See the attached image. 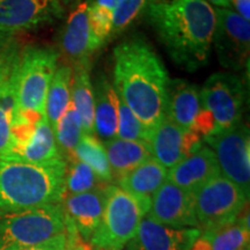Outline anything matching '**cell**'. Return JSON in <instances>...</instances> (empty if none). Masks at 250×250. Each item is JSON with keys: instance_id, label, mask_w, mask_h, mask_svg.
Listing matches in <instances>:
<instances>
[{"instance_id": "1", "label": "cell", "mask_w": 250, "mask_h": 250, "mask_svg": "<svg viewBox=\"0 0 250 250\" xmlns=\"http://www.w3.org/2000/svg\"><path fill=\"white\" fill-rule=\"evenodd\" d=\"M147 19L179 66L195 72L208 64L217 13L206 0H149Z\"/></svg>"}, {"instance_id": "2", "label": "cell", "mask_w": 250, "mask_h": 250, "mask_svg": "<svg viewBox=\"0 0 250 250\" xmlns=\"http://www.w3.org/2000/svg\"><path fill=\"white\" fill-rule=\"evenodd\" d=\"M169 80L164 62L145 40L131 37L114 49L112 86L148 134L165 117Z\"/></svg>"}, {"instance_id": "3", "label": "cell", "mask_w": 250, "mask_h": 250, "mask_svg": "<svg viewBox=\"0 0 250 250\" xmlns=\"http://www.w3.org/2000/svg\"><path fill=\"white\" fill-rule=\"evenodd\" d=\"M64 159L48 164L0 159V213L62 204L66 195Z\"/></svg>"}, {"instance_id": "4", "label": "cell", "mask_w": 250, "mask_h": 250, "mask_svg": "<svg viewBox=\"0 0 250 250\" xmlns=\"http://www.w3.org/2000/svg\"><path fill=\"white\" fill-rule=\"evenodd\" d=\"M58 58V52L51 48L28 46L21 51L15 77L18 116H44L46 94Z\"/></svg>"}, {"instance_id": "5", "label": "cell", "mask_w": 250, "mask_h": 250, "mask_svg": "<svg viewBox=\"0 0 250 250\" xmlns=\"http://www.w3.org/2000/svg\"><path fill=\"white\" fill-rule=\"evenodd\" d=\"M151 204L134 198L118 186L109 184L104 210L89 241L94 250H123L136 235Z\"/></svg>"}, {"instance_id": "6", "label": "cell", "mask_w": 250, "mask_h": 250, "mask_svg": "<svg viewBox=\"0 0 250 250\" xmlns=\"http://www.w3.org/2000/svg\"><path fill=\"white\" fill-rule=\"evenodd\" d=\"M65 232L62 204L0 213V250H22Z\"/></svg>"}, {"instance_id": "7", "label": "cell", "mask_w": 250, "mask_h": 250, "mask_svg": "<svg viewBox=\"0 0 250 250\" xmlns=\"http://www.w3.org/2000/svg\"><path fill=\"white\" fill-rule=\"evenodd\" d=\"M195 211L201 232L234 223L245 210L249 197L223 175L204 184L193 193Z\"/></svg>"}, {"instance_id": "8", "label": "cell", "mask_w": 250, "mask_h": 250, "mask_svg": "<svg viewBox=\"0 0 250 250\" xmlns=\"http://www.w3.org/2000/svg\"><path fill=\"white\" fill-rule=\"evenodd\" d=\"M214 152L223 176L249 197L250 134L248 126L240 122L230 129L219 131L203 138Z\"/></svg>"}, {"instance_id": "9", "label": "cell", "mask_w": 250, "mask_h": 250, "mask_svg": "<svg viewBox=\"0 0 250 250\" xmlns=\"http://www.w3.org/2000/svg\"><path fill=\"white\" fill-rule=\"evenodd\" d=\"M199 93L202 107L212 114L218 132L242 122L246 89L242 80L235 74L228 72L212 74Z\"/></svg>"}, {"instance_id": "10", "label": "cell", "mask_w": 250, "mask_h": 250, "mask_svg": "<svg viewBox=\"0 0 250 250\" xmlns=\"http://www.w3.org/2000/svg\"><path fill=\"white\" fill-rule=\"evenodd\" d=\"M215 13L217 26L212 44L219 62L227 70H242L249 64V21L230 8H215Z\"/></svg>"}, {"instance_id": "11", "label": "cell", "mask_w": 250, "mask_h": 250, "mask_svg": "<svg viewBox=\"0 0 250 250\" xmlns=\"http://www.w3.org/2000/svg\"><path fill=\"white\" fill-rule=\"evenodd\" d=\"M64 7L58 0H7L0 4V36H12L61 19Z\"/></svg>"}, {"instance_id": "12", "label": "cell", "mask_w": 250, "mask_h": 250, "mask_svg": "<svg viewBox=\"0 0 250 250\" xmlns=\"http://www.w3.org/2000/svg\"><path fill=\"white\" fill-rule=\"evenodd\" d=\"M146 218L171 228H198L193 193L166 180L153 195Z\"/></svg>"}, {"instance_id": "13", "label": "cell", "mask_w": 250, "mask_h": 250, "mask_svg": "<svg viewBox=\"0 0 250 250\" xmlns=\"http://www.w3.org/2000/svg\"><path fill=\"white\" fill-rule=\"evenodd\" d=\"M202 138L192 131L181 129L168 117H164L148 134L152 156L167 169L202 147Z\"/></svg>"}, {"instance_id": "14", "label": "cell", "mask_w": 250, "mask_h": 250, "mask_svg": "<svg viewBox=\"0 0 250 250\" xmlns=\"http://www.w3.org/2000/svg\"><path fill=\"white\" fill-rule=\"evenodd\" d=\"M0 159L29 164H48L62 159L46 116L41 117L31 129L14 136Z\"/></svg>"}, {"instance_id": "15", "label": "cell", "mask_w": 250, "mask_h": 250, "mask_svg": "<svg viewBox=\"0 0 250 250\" xmlns=\"http://www.w3.org/2000/svg\"><path fill=\"white\" fill-rule=\"evenodd\" d=\"M108 186L109 183H105L90 191L65 195L62 199L65 223L73 227L83 241H90L101 223Z\"/></svg>"}, {"instance_id": "16", "label": "cell", "mask_w": 250, "mask_h": 250, "mask_svg": "<svg viewBox=\"0 0 250 250\" xmlns=\"http://www.w3.org/2000/svg\"><path fill=\"white\" fill-rule=\"evenodd\" d=\"M199 228H171L144 218L125 250H191Z\"/></svg>"}, {"instance_id": "17", "label": "cell", "mask_w": 250, "mask_h": 250, "mask_svg": "<svg viewBox=\"0 0 250 250\" xmlns=\"http://www.w3.org/2000/svg\"><path fill=\"white\" fill-rule=\"evenodd\" d=\"M20 54L13 41L0 58V158L11 144L12 125L18 116L15 77Z\"/></svg>"}, {"instance_id": "18", "label": "cell", "mask_w": 250, "mask_h": 250, "mask_svg": "<svg viewBox=\"0 0 250 250\" xmlns=\"http://www.w3.org/2000/svg\"><path fill=\"white\" fill-rule=\"evenodd\" d=\"M221 175L214 152L208 146H202L167 170V181L190 193Z\"/></svg>"}, {"instance_id": "19", "label": "cell", "mask_w": 250, "mask_h": 250, "mask_svg": "<svg viewBox=\"0 0 250 250\" xmlns=\"http://www.w3.org/2000/svg\"><path fill=\"white\" fill-rule=\"evenodd\" d=\"M61 50L67 65L90 61L94 54L90 44V27L88 21V2L86 0L73 7L62 30Z\"/></svg>"}, {"instance_id": "20", "label": "cell", "mask_w": 250, "mask_h": 250, "mask_svg": "<svg viewBox=\"0 0 250 250\" xmlns=\"http://www.w3.org/2000/svg\"><path fill=\"white\" fill-rule=\"evenodd\" d=\"M202 109L198 87L183 79L169 80L166 100V117L181 129L191 131Z\"/></svg>"}, {"instance_id": "21", "label": "cell", "mask_w": 250, "mask_h": 250, "mask_svg": "<svg viewBox=\"0 0 250 250\" xmlns=\"http://www.w3.org/2000/svg\"><path fill=\"white\" fill-rule=\"evenodd\" d=\"M94 93V134L102 143L116 138L120 99L112 83L105 77L96 80Z\"/></svg>"}, {"instance_id": "22", "label": "cell", "mask_w": 250, "mask_h": 250, "mask_svg": "<svg viewBox=\"0 0 250 250\" xmlns=\"http://www.w3.org/2000/svg\"><path fill=\"white\" fill-rule=\"evenodd\" d=\"M249 212L243 210L234 223L202 232L191 250H243L249 247Z\"/></svg>"}, {"instance_id": "23", "label": "cell", "mask_w": 250, "mask_h": 250, "mask_svg": "<svg viewBox=\"0 0 250 250\" xmlns=\"http://www.w3.org/2000/svg\"><path fill=\"white\" fill-rule=\"evenodd\" d=\"M167 170L152 156L118 180V187L134 198L151 204L153 195L167 180Z\"/></svg>"}, {"instance_id": "24", "label": "cell", "mask_w": 250, "mask_h": 250, "mask_svg": "<svg viewBox=\"0 0 250 250\" xmlns=\"http://www.w3.org/2000/svg\"><path fill=\"white\" fill-rule=\"evenodd\" d=\"M110 166L112 180H120L143 162L152 158L147 142L114 138L103 143Z\"/></svg>"}, {"instance_id": "25", "label": "cell", "mask_w": 250, "mask_h": 250, "mask_svg": "<svg viewBox=\"0 0 250 250\" xmlns=\"http://www.w3.org/2000/svg\"><path fill=\"white\" fill-rule=\"evenodd\" d=\"M90 65L92 62L85 61L71 66V100L81 118L83 134H94V93Z\"/></svg>"}, {"instance_id": "26", "label": "cell", "mask_w": 250, "mask_h": 250, "mask_svg": "<svg viewBox=\"0 0 250 250\" xmlns=\"http://www.w3.org/2000/svg\"><path fill=\"white\" fill-rule=\"evenodd\" d=\"M72 67L67 64H62L56 68V72L50 83L45 100V116L52 130L66 111L71 103Z\"/></svg>"}, {"instance_id": "27", "label": "cell", "mask_w": 250, "mask_h": 250, "mask_svg": "<svg viewBox=\"0 0 250 250\" xmlns=\"http://www.w3.org/2000/svg\"><path fill=\"white\" fill-rule=\"evenodd\" d=\"M74 158L86 164L102 182L112 181L110 166L107 158L104 145L95 134H83L80 142L74 149Z\"/></svg>"}, {"instance_id": "28", "label": "cell", "mask_w": 250, "mask_h": 250, "mask_svg": "<svg viewBox=\"0 0 250 250\" xmlns=\"http://www.w3.org/2000/svg\"><path fill=\"white\" fill-rule=\"evenodd\" d=\"M54 133L58 149L65 162L67 164L76 159L74 158V149H76L78 143L80 142L83 132L81 118L74 108L72 100L66 111L64 112V115L56 125Z\"/></svg>"}, {"instance_id": "29", "label": "cell", "mask_w": 250, "mask_h": 250, "mask_svg": "<svg viewBox=\"0 0 250 250\" xmlns=\"http://www.w3.org/2000/svg\"><path fill=\"white\" fill-rule=\"evenodd\" d=\"M66 165V195L87 192L105 184L96 176L92 168L78 159H73Z\"/></svg>"}, {"instance_id": "30", "label": "cell", "mask_w": 250, "mask_h": 250, "mask_svg": "<svg viewBox=\"0 0 250 250\" xmlns=\"http://www.w3.org/2000/svg\"><path fill=\"white\" fill-rule=\"evenodd\" d=\"M88 21L90 27V44L95 54L101 49L109 39H111L112 12L88 5Z\"/></svg>"}, {"instance_id": "31", "label": "cell", "mask_w": 250, "mask_h": 250, "mask_svg": "<svg viewBox=\"0 0 250 250\" xmlns=\"http://www.w3.org/2000/svg\"><path fill=\"white\" fill-rule=\"evenodd\" d=\"M149 0H122L112 12L111 37L123 33L146 12Z\"/></svg>"}, {"instance_id": "32", "label": "cell", "mask_w": 250, "mask_h": 250, "mask_svg": "<svg viewBox=\"0 0 250 250\" xmlns=\"http://www.w3.org/2000/svg\"><path fill=\"white\" fill-rule=\"evenodd\" d=\"M116 138L124 140L147 142L148 131L123 101L120 100L118 108V129Z\"/></svg>"}, {"instance_id": "33", "label": "cell", "mask_w": 250, "mask_h": 250, "mask_svg": "<svg viewBox=\"0 0 250 250\" xmlns=\"http://www.w3.org/2000/svg\"><path fill=\"white\" fill-rule=\"evenodd\" d=\"M71 241V233L65 229L58 235H56L46 241L39 243V245L28 247L22 250H66L68 243Z\"/></svg>"}, {"instance_id": "34", "label": "cell", "mask_w": 250, "mask_h": 250, "mask_svg": "<svg viewBox=\"0 0 250 250\" xmlns=\"http://www.w3.org/2000/svg\"><path fill=\"white\" fill-rule=\"evenodd\" d=\"M86 1L88 2V5L98 6V7L104 8L107 11L114 12L122 0H86Z\"/></svg>"}, {"instance_id": "35", "label": "cell", "mask_w": 250, "mask_h": 250, "mask_svg": "<svg viewBox=\"0 0 250 250\" xmlns=\"http://www.w3.org/2000/svg\"><path fill=\"white\" fill-rule=\"evenodd\" d=\"M66 250H89V247L85 245L83 241H78L77 237L72 239Z\"/></svg>"}, {"instance_id": "36", "label": "cell", "mask_w": 250, "mask_h": 250, "mask_svg": "<svg viewBox=\"0 0 250 250\" xmlns=\"http://www.w3.org/2000/svg\"><path fill=\"white\" fill-rule=\"evenodd\" d=\"M12 41H13L12 36H0V58L4 55L6 48H7Z\"/></svg>"}, {"instance_id": "37", "label": "cell", "mask_w": 250, "mask_h": 250, "mask_svg": "<svg viewBox=\"0 0 250 250\" xmlns=\"http://www.w3.org/2000/svg\"><path fill=\"white\" fill-rule=\"evenodd\" d=\"M208 4L217 6V8H229L230 0H206Z\"/></svg>"}, {"instance_id": "38", "label": "cell", "mask_w": 250, "mask_h": 250, "mask_svg": "<svg viewBox=\"0 0 250 250\" xmlns=\"http://www.w3.org/2000/svg\"><path fill=\"white\" fill-rule=\"evenodd\" d=\"M58 1L62 5V7H64V6H73V7H76V6L79 4V2L83 1V0H58Z\"/></svg>"}, {"instance_id": "39", "label": "cell", "mask_w": 250, "mask_h": 250, "mask_svg": "<svg viewBox=\"0 0 250 250\" xmlns=\"http://www.w3.org/2000/svg\"><path fill=\"white\" fill-rule=\"evenodd\" d=\"M4 1H7V0H0V4H1V2H4Z\"/></svg>"}, {"instance_id": "40", "label": "cell", "mask_w": 250, "mask_h": 250, "mask_svg": "<svg viewBox=\"0 0 250 250\" xmlns=\"http://www.w3.org/2000/svg\"><path fill=\"white\" fill-rule=\"evenodd\" d=\"M243 250H250V249H249V247H247V248H245Z\"/></svg>"}]
</instances>
